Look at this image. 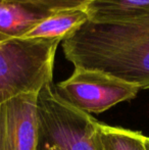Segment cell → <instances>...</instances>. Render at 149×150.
<instances>
[{
	"label": "cell",
	"mask_w": 149,
	"mask_h": 150,
	"mask_svg": "<svg viewBox=\"0 0 149 150\" xmlns=\"http://www.w3.org/2000/svg\"><path fill=\"white\" fill-rule=\"evenodd\" d=\"M38 94H24L0 105V150H37Z\"/></svg>",
	"instance_id": "5"
},
{
	"label": "cell",
	"mask_w": 149,
	"mask_h": 150,
	"mask_svg": "<svg viewBox=\"0 0 149 150\" xmlns=\"http://www.w3.org/2000/svg\"><path fill=\"white\" fill-rule=\"evenodd\" d=\"M88 21L89 16L86 9L54 12L37 24L25 38L60 40L62 42Z\"/></svg>",
	"instance_id": "8"
},
{
	"label": "cell",
	"mask_w": 149,
	"mask_h": 150,
	"mask_svg": "<svg viewBox=\"0 0 149 150\" xmlns=\"http://www.w3.org/2000/svg\"><path fill=\"white\" fill-rule=\"evenodd\" d=\"M75 67L94 69L149 89V27L88 21L62 41Z\"/></svg>",
	"instance_id": "1"
},
{
	"label": "cell",
	"mask_w": 149,
	"mask_h": 150,
	"mask_svg": "<svg viewBox=\"0 0 149 150\" xmlns=\"http://www.w3.org/2000/svg\"><path fill=\"white\" fill-rule=\"evenodd\" d=\"M94 140L99 150H147L141 133L96 122Z\"/></svg>",
	"instance_id": "9"
},
{
	"label": "cell",
	"mask_w": 149,
	"mask_h": 150,
	"mask_svg": "<svg viewBox=\"0 0 149 150\" xmlns=\"http://www.w3.org/2000/svg\"><path fill=\"white\" fill-rule=\"evenodd\" d=\"M60 40L0 37V105L52 83Z\"/></svg>",
	"instance_id": "2"
},
{
	"label": "cell",
	"mask_w": 149,
	"mask_h": 150,
	"mask_svg": "<svg viewBox=\"0 0 149 150\" xmlns=\"http://www.w3.org/2000/svg\"><path fill=\"white\" fill-rule=\"evenodd\" d=\"M145 143H146V149L149 150V138H147V137H146V141H145Z\"/></svg>",
	"instance_id": "11"
},
{
	"label": "cell",
	"mask_w": 149,
	"mask_h": 150,
	"mask_svg": "<svg viewBox=\"0 0 149 150\" xmlns=\"http://www.w3.org/2000/svg\"><path fill=\"white\" fill-rule=\"evenodd\" d=\"M37 150H99L94 140L96 120L64 101L53 82L38 94Z\"/></svg>",
	"instance_id": "3"
},
{
	"label": "cell",
	"mask_w": 149,
	"mask_h": 150,
	"mask_svg": "<svg viewBox=\"0 0 149 150\" xmlns=\"http://www.w3.org/2000/svg\"><path fill=\"white\" fill-rule=\"evenodd\" d=\"M86 10L93 23L149 27V0H95Z\"/></svg>",
	"instance_id": "6"
},
{
	"label": "cell",
	"mask_w": 149,
	"mask_h": 150,
	"mask_svg": "<svg viewBox=\"0 0 149 150\" xmlns=\"http://www.w3.org/2000/svg\"><path fill=\"white\" fill-rule=\"evenodd\" d=\"M14 1L29 4L48 13H54L64 10L86 9L95 0H14Z\"/></svg>",
	"instance_id": "10"
},
{
	"label": "cell",
	"mask_w": 149,
	"mask_h": 150,
	"mask_svg": "<svg viewBox=\"0 0 149 150\" xmlns=\"http://www.w3.org/2000/svg\"><path fill=\"white\" fill-rule=\"evenodd\" d=\"M57 95L68 104L88 115L100 113L115 104L134 99L140 89L94 69L75 67L64 81L54 85Z\"/></svg>",
	"instance_id": "4"
},
{
	"label": "cell",
	"mask_w": 149,
	"mask_h": 150,
	"mask_svg": "<svg viewBox=\"0 0 149 150\" xmlns=\"http://www.w3.org/2000/svg\"><path fill=\"white\" fill-rule=\"evenodd\" d=\"M51 13L14 0H0V37L25 38L37 24Z\"/></svg>",
	"instance_id": "7"
}]
</instances>
